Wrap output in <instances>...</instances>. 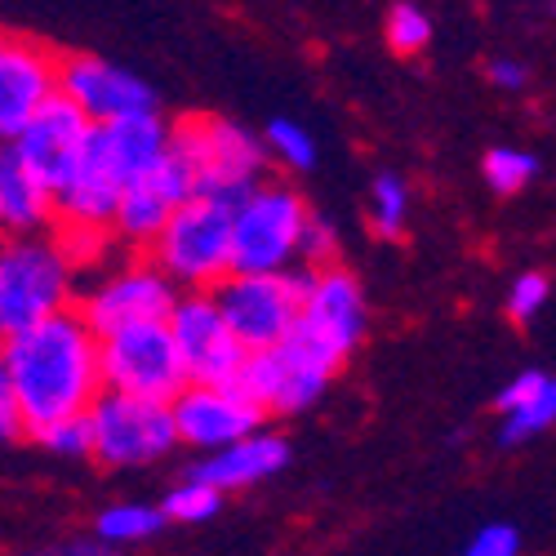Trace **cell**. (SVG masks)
I'll return each mask as SVG.
<instances>
[{
	"label": "cell",
	"mask_w": 556,
	"mask_h": 556,
	"mask_svg": "<svg viewBox=\"0 0 556 556\" xmlns=\"http://www.w3.org/2000/svg\"><path fill=\"white\" fill-rule=\"evenodd\" d=\"M290 463V441L286 437H276V432H250V437H237V441H227L218 450H210L205 463H197L192 477L210 481L214 490H250L267 477H276Z\"/></svg>",
	"instance_id": "obj_19"
},
{
	"label": "cell",
	"mask_w": 556,
	"mask_h": 556,
	"mask_svg": "<svg viewBox=\"0 0 556 556\" xmlns=\"http://www.w3.org/2000/svg\"><path fill=\"white\" fill-rule=\"evenodd\" d=\"M307 263H290L276 271H227L223 281L210 290L223 320L231 326V334L241 339L245 352L281 343L303 307V290H307Z\"/></svg>",
	"instance_id": "obj_6"
},
{
	"label": "cell",
	"mask_w": 556,
	"mask_h": 556,
	"mask_svg": "<svg viewBox=\"0 0 556 556\" xmlns=\"http://www.w3.org/2000/svg\"><path fill=\"white\" fill-rule=\"evenodd\" d=\"M383 31H388V50L401 54V59L424 54L432 45V18L419 5H409V0H401V5L388 10V27Z\"/></svg>",
	"instance_id": "obj_27"
},
{
	"label": "cell",
	"mask_w": 556,
	"mask_h": 556,
	"mask_svg": "<svg viewBox=\"0 0 556 556\" xmlns=\"http://www.w3.org/2000/svg\"><path fill=\"white\" fill-rule=\"evenodd\" d=\"M330 369H320L316 361H307L290 339L245 352L241 369H237V383L245 388V396L267 414H299L307 405L320 401V392L330 388Z\"/></svg>",
	"instance_id": "obj_12"
},
{
	"label": "cell",
	"mask_w": 556,
	"mask_h": 556,
	"mask_svg": "<svg viewBox=\"0 0 556 556\" xmlns=\"http://www.w3.org/2000/svg\"><path fill=\"white\" fill-rule=\"evenodd\" d=\"M0 361L23 414V432L89 409L103 392L99 375V334L85 326L76 307H59L50 316L0 339Z\"/></svg>",
	"instance_id": "obj_1"
},
{
	"label": "cell",
	"mask_w": 556,
	"mask_h": 556,
	"mask_svg": "<svg viewBox=\"0 0 556 556\" xmlns=\"http://www.w3.org/2000/svg\"><path fill=\"white\" fill-rule=\"evenodd\" d=\"M365 320H369V312H365L361 281L343 263H326V267H312L299 320H294V330L286 339L307 361H316L320 369L339 375V369L348 365V356L365 339Z\"/></svg>",
	"instance_id": "obj_5"
},
{
	"label": "cell",
	"mask_w": 556,
	"mask_h": 556,
	"mask_svg": "<svg viewBox=\"0 0 556 556\" xmlns=\"http://www.w3.org/2000/svg\"><path fill=\"white\" fill-rule=\"evenodd\" d=\"M547 276L543 271H526V276H517V286L507 290V316L517 320V326H530V320L543 312V303H547Z\"/></svg>",
	"instance_id": "obj_31"
},
{
	"label": "cell",
	"mask_w": 556,
	"mask_h": 556,
	"mask_svg": "<svg viewBox=\"0 0 556 556\" xmlns=\"http://www.w3.org/2000/svg\"><path fill=\"white\" fill-rule=\"evenodd\" d=\"M169 334L178 343L182 369H188V383H227L237 379V369L245 361L241 339L231 334V326L223 320L218 303L210 290H178L174 307H169Z\"/></svg>",
	"instance_id": "obj_10"
},
{
	"label": "cell",
	"mask_w": 556,
	"mask_h": 556,
	"mask_svg": "<svg viewBox=\"0 0 556 556\" xmlns=\"http://www.w3.org/2000/svg\"><path fill=\"white\" fill-rule=\"evenodd\" d=\"M14 437H23V414H18L10 375H5V361H0V441H14Z\"/></svg>",
	"instance_id": "obj_34"
},
{
	"label": "cell",
	"mask_w": 556,
	"mask_h": 556,
	"mask_svg": "<svg viewBox=\"0 0 556 556\" xmlns=\"http://www.w3.org/2000/svg\"><path fill=\"white\" fill-rule=\"evenodd\" d=\"M263 148L281 161L286 169H312L316 165V143H312V134L294 121H271L267 125V138H263Z\"/></svg>",
	"instance_id": "obj_28"
},
{
	"label": "cell",
	"mask_w": 556,
	"mask_h": 556,
	"mask_svg": "<svg viewBox=\"0 0 556 556\" xmlns=\"http://www.w3.org/2000/svg\"><path fill=\"white\" fill-rule=\"evenodd\" d=\"M178 290H214L231 271V205L188 197L143 250Z\"/></svg>",
	"instance_id": "obj_3"
},
{
	"label": "cell",
	"mask_w": 556,
	"mask_h": 556,
	"mask_svg": "<svg viewBox=\"0 0 556 556\" xmlns=\"http://www.w3.org/2000/svg\"><path fill=\"white\" fill-rule=\"evenodd\" d=\"M481 169H485V182H490L498 197H513V192H521V188H530V182H534L539 156L517 152V148H490L485 161H481Z\"/></svg>",
	"instance_id": "obj_26"
},
{
	"label": "cell",
	"mask_w": 556,
	"mask_h": 556,
	"mask_svg": "<svg viewBox=\"0 0 556 556\" xmlns=\"http://www.w3.org/2000/svg\"><path fill=\"white\" fill-rule=\"evenodd\" d=\"M294 263H307V267H326V263H339V237L326 218H316L307 210L303 227H299V250H294Z\"/></svg>",
	"instance_id": "obj_30"
},
{
	"label": "cell",
	"mask_w": 556,
	"mask_h": 556,
	"mask_svg": "<svg viewBox=\"0 0 556 556\" xmlns=\"http://www.w3.org/2000/svg\"><path fill=\"white\" fill-rule=\"evenodd\" d=\"M121 169L112 165L99 125L89 134V143L76 161V169L54 188V227H94V231H112V214H116V197H121Z\"/></svg>",
	"instance_id": "obj_18"
},
{
	"label": "cell",
	"mask_w": 556,
	"mask_h": 556,
	"mask_svg": "<svg viewBox=\"0 0 556 556\" xmlns=\"http://www.w3.org/2000/svg\"><path fill=\"white\" fill-rule=\"evenodd\" d=\"M174 299H178V286L148 254H138L134 263L112 271L108 281H99L94 290H89L80 303H72V307L80 312L85 326L103 339V334H112L121 326H134V320H165Z\"/></svg>",
	"instance_id": "obj_11"
},
{
	"label": "cell",
	"mask_w": 556,
	"mask_h": 556,
	"mask_svg": "<svg viewBox=\"0 0 556 556\" xmlns=\"http://www.w3.org/2000/svg\"><path fill=\"white\" fill-rule=\"evenodd\" d=\"M59 54L23 31H0V143L23 129V121L59 89Z\"/></svg>",
	"instance_id": "obj_15"
},
{
	"label": "cell",
	"mask_w": 556,
	"mask_h": 556,
	"mask_svg": "<svg viewBox=\"0 0 556 556\" xmlns=\"http://www.w3.org/2000/svg\"><path fill=\"white\" fill-rule=\"evenodd\" d=\"M89 458L103 468H143L178 445L169 401H148L103 388L89 401Z\"/></svg>",
	"instance_id": "obj_7"
},
{
	"label": "cell",
	"mask_w": 556,
	"mask_h": 556,
	"mask_svg": "<svg viewBox=\"0 0 556 556\" xmlns=\"http://www.w3.org/2000/svg\"><path fill=\"white\" fill-rule=\"evenodd\" d=\"M99 375L103 388L148 396V401H174L188 383L178 343L169 334V320H134L99 339Z\"/></svg>",
	"instance_id": "obj_9"
},
{
	"label": "cell",
	"mask_w": 556,
	"mask_h": 556,
	"mask_svg": "<svg viewBox=\"0 0 556 556\" xmlns=\"http://www.w3.org/2000/svg\"><path fill=\"white\" fill-rule=\"evenodd\" d=\"M547 379H552L547 369H526V375H517L513 383H507V388L498 392V401H494V405H498V414H503V409H513V405H521V401H530Z\"/></svg>",
	"instance_id": "obj_33"
},
{
	"label": "cell",
	"mask_w": 556,
	"mask_h": 556,
	"mask_svg": "<svg viewBox=\"0 0 556 556\" xmlns=\"http://www.w3.org/2000/svg\"><path fill=\"white\" fill-rule=\"evenodd\" d=\"M517 552H521L517 526H485V530L468 543V556H517Z\"/></svg>",
	"instance_id": "obj_32"
},
{
	"label": "cell",
	"mask_w": 556,
	"mask_h": 556,
	"mask_svg": "<svg viewBox=\"0 0 556 556\" xmlns=\"http://www.w3.org/2000/svg\"><path fill=\"white\" fill-rule=\"evenodd\" d=\"M188 197H197L192 169L182 165L174 152H165L161 165L121 182L116 214H112V237H121L134 250H148V241L161 231V223L174 214V205H182Z\"/></svg>",
	"instance_id": "obj_16"
},
{
	"label": "cell",
	"mask_w": 556,
	"mask_h": 556,
	"mask_svg": "<svg viewBox=\"0 0 556 556\" xmlns=\"http://www.w3.org/2000/svg\"><path fill=\"white\" fill-rule=\"evenodd\" d=\"M178 441L197 450H218L237 437H250L267 424V414L245 396L237 379L227 383H182L178 396L169 401Z\"/></svg>",
	"instance_id": "obj_14"
},
{
	"label": "cell",
	"mask_w": 556,
	"mask_h": 556,
	"mask_svg": "<svg viewBox=\"0 0 556 556\" xmlns=\"http://www.w3.org/2000/svg\"><path fill=\"white\" fill-rule=\"evenodd\" d=\"M59 94H67L89 121L103 125L125 112H148L156 108L152 85H143L134 72L99 59V54H59Z\"/></svg>",
	"instance_id": "obj_17"
},
{
	"label": "cell",
	"mask_w": 556,
	"mask_h": 556,
	"mask_svg": "<svg viewBox=\"0 0 556 556\" xmlns=\"http://www.w3.org/2000/svg\"><path fill=\"white\" fill-rule=\"evenodd\" d=\"M76 267L63 258L50 231L31 237H0V339L72 307L76 299Z\"/></svg>",
	"instance_id": "obj_4"
},
{
	"label": "cell",
	"mask_w": 556,
	"mask_h": 556,
	"mask_svg": "<svg viewBox=\"0 0 556 556\" xmlns=\"http://www.w3.org/2000/svg\"><path fill=\"white\" fill-rule=\"evenodd\" d=\"M169 152L192 169L197 197H214L223 205H237L267 169V148L250 129L223 116H178L169 125Z\"/></svg>",
	"instance_id": "obj_2"
},
{
	"label": "cell",
	"mask_w": 556,
	"mask_h": 556,
	"mask_svg": "<svg viewBox=\"0 0 556 556\" xmlns=\"http://www.w3.org/2000/svg\"><path fill=\"white\" fill-rule=\"evenodd\" d=\"M218 507H223V490H214L201 477H188L178 490L165 494L161 513H165V521H178V526H201V521H210L218 513Z\"/></svg>",
	"instance_id": "obj_25"
},
{
	"label": "cell",
	"mask_w": 556,
	"mask_h": 556,
	"mask_svg": "<svg viewBox=\"0 0 556 556\" xmlns=\"http://www.w3.org/2000/svg\"><path fill=\"white\" fill-rule=\"evenodd\" d=\"M526 67L521 63H513V59H494L490 63V85H498V89H526Z\"/></svg>",
	"instance_id": "obj_35"
},
{
	"label": "cell",
	"mask_w": 556,
	"mask_h": 556,
	"mask_svg": "<svg viewBox=\"0 0 556 556\" xmlns=\"http://www.w3.org/2000/svg\"><path fill=\"white\" fill-rule=\"evenodd\" d=\"M405 214H409V192H405V182L383 169L375 178V188H369V227H375V237L383 241H401V231H405Z\"/></svg>",
	"instance_id": "obj_24"
},
{
	"label": "cell",
	"mask_w": 556,
	"mask_h": 556,
	"mask_svg": "<svg viewBox=\"0 0 556 556\" xmlns=\"http://www.w3.org/2000/svg\"><path fill=\"white\" fill-rule=\"evenodd\" d=\"M307 205L286 182L258 178L231 205V271H276L290 267L299 250V227Z\"/></svg>",
	"instance_id": "obj_8"
},
{
	"label": "cell",
	"mask_w": 556,
	"mask_h": 556,
	"mask_svg": "<svg viewBox=\"0 0 556 556\" xmlns=\"http://www.w3.org/2000/svg\"><path fill=\"white\" fill-rule=\"evenodd\" d=\"M89 134H94V121H89L67 94H59V89H54V94L23 121V129L10 138V143L23 156V165L54 192L59 182L76 169V161H80V152L89 143Z\"/></svg>",
	"instance_id": "obj_13"
},
{
	"label": "cell",
	"mask_w": 556,
	"mask_h": 556,
	"mask_svg": "<svg viewBox=\"0 0 556 556\" xmlns=\"http://www.w3.org/2000/svg\"><path fill=\"white\" fill-rule=\"evenodd\" d=\"M552 419H556V379H547L530 401L503 409V432H498V441H503V445H526V441H534L539 432H547Z\"/></svg>",
	"instance_id": "obj_23"
},
{
	"label": "cell",
	"mask_w": 556,
	"mask_h": 556,
	"mask_svg": "<svg viewBox=\"0 0 556 556\" xmlns=\"http://www.w3.org/2000/svg\"><path fill=\"white\" fill-rule=\"evenodd\" d=\"M99 138L112 156V165L121 169V178H138L152 165H161V156L169 152V121L148 108V112H125L116 121L99 125Z\"/></svg>",
	"instance_id": "obj_21"
},
{
	"label": "cell",
	"mask_w": 556,
	"mask_h": 556,
	"mask_svg": "<svg viewBox=\"0 0 556 556\" xmlns=\"http://www.w3.org/2000/svg\"><path fill=\"white\" fill-rule=\"evenodd\" d=\"M165 513L161 507H148V503H116L94 521L99 530V543H143V539H156L165 530Z\"/></svg>",
	"instance_id": "obj_22"
},
{
	"label": "cell",
	"mask_w": 556,
	"mask_h": 556,
	"mask_svg": "<svg viewBox=\"0 0 556 556\" xmlns=\"http://www.w3.org/2000/svg\"><path fill=\"white\" fill-rule=\"evenodd\" d=\"M54 227V192L23 165L14 143H0V237H31Z\"/></svg>",
	"instance_id": "obj_20"
},
{
	"label": "cell",
	"mask_w": 556,
	"mask_h": 556,
	"mask_svg": "<svg viewBox=\"0 0 556 556\" xmlns=\"http://www.w3.org/2000/svg\"><path fill=\"white\" fill-rule=\"evenodd\" d=\"M31 441H40L50 454H67V458H80L89 454V414H63V419H50L27 432Z\"/></svg>",
	"instance_id": "obj_29"
}]
</instances>
